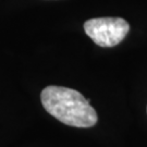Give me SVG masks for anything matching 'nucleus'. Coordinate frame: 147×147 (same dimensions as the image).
<instances>
[{
	"label": "nucleus",
	"mask_w": 147,
	"mask_h": 147,
	"mask_svg": "<svg viewBox=\"0 0 147 147\" xmlns=\"http://www.w3.org/2000/svg\"><path fill=\"white\" fill-rule=\"evenodd\" d=\"M40 99L49 115L64 124L75 127H90L97 123L96 110L78 90L62 86H47Z\"/></svg>",
	"instance_id": "1"
},
{
	"label": "nucleus",
	"mask_w": 147,
	"mask_h": 147,
	"mask_svg": "<svg viewBox=\"0 0 147 147\" xmlns=\"http://www.w3.org/2000/svg\"><path fill=\"white\" fill-rule=\"evenodd\" d=\"M84 30L96 45L113 47L124 39L130 25L122 18H96L85 22Z\"/></svg>",
	"instance_id": "2"
}]
</instances>
